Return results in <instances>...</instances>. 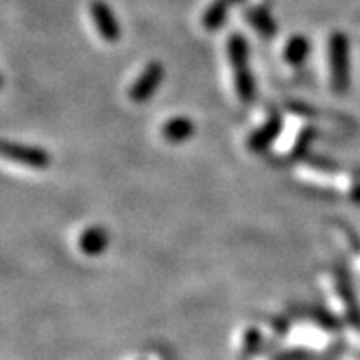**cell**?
I'll return each instance as SVG.
<instances>
[{
    "label": "cell",
    "mask_w": 360,
    "mask_h": 360,
    "mask_svg": "<svg viewBox=\"0 0 360 360\" xmlns=\"http://www.w3.org/2000/svg\"><path fill=\"white\" fill-rule=\"evenodd\" d=\"M228 57L232 63L233 83H236L237 98L243 103H250L256 98V85L248 67V43L241 35H232L228 39Z\"/></svg>",
    "instance_id": "obj_1"
},
{
    "label": "cell",
    "mask_w": 360,
    "mask_h": 360,
    "mask_svg": "<svg viewBox=\"0 0 360 360\" xmlns=\"http://www.w3.org/2000/svg\"><path fill=\"white\" fill-rule=\"evenodd\" d=\"M329 65H331V85L335 92H344L349 83V52L347 39L342 34H333L329 41Z\"/></svg>",
    "instance_id": "obj_2"
},
{
    "label": "cell",
    "mask_w": 360,
    "mask_h": 360,
    "mask_svg": "<svg viewBox=\"0 0 360 360\" xmlns=\"http://www.w3.org/2000/svg\"><path fill=\"white\" fill-rule=\"evenodd\" d=\"M0 157L32 169H46L52 162V157L41 147L13 142H0Z\"/></svg>",
    "instance_id": "obj_3"
},
{
    "label": "cell",
    "mask_w": 360,
    "mask_h": 360,
    "mask_svg": "<svg viewBox=\"0 0 360 360\" xmlns=\"http://www.w3.org/2000/svg\"><path fill=\"white\" fill-rule=\"evenodd\" d=\"M162 79H164V67L158 61H151L142 70V74L136 77L131 89H129V98L134 103H143L151 98L157 89L160 86Z\"/></svg>",
    "instance_id": "obj_4"
},
{
    "label": "cell",
    "mask_w": 360,
    "mask_h": 360,
    "mask_svg": "<svg viewBox=\"0 0 360 360\" xmlns=\"http://www.w3.org/2000/svg\"><path fill=\"white\" fill-rule=\"evenodd\" d=\"M90 19L94 22L98 34L107 43H116L122 37V30L116 20V15L110 10L109 4H105L103 0H92L89 8Z\"/></svg>",
    "instance_id": "obj_5"
},
{
    "label": "cell",
    "mask_w": 360,
    "mask_h": 360,
    "mask_svg": "<svg viewBox=\"0 0 360 360\" xmlns=\"http://www.w3.org/2000/svg\"><path fill=\"white\" fill-rule=\"evenodd\" d=\"M109 233L101 226H90L79 236L77 247L85 256H100L109 247Z\"/></svg>",
    "instance_id": "obj_6"
},
{
    "label": "cell",
    "mask_w": 360,
    "mask_h": 360,
    "mask_svg": "<svg viewBox=\"0 0 360 360\" xmlns=\"http://www.w3.org/2000/svg\"><path fill=\"white\" fill-rule=\"evenodd\" d=\"M193 133L195 124L190 118H186V116H175V118L167 120L160 129L162 138L169 143L188 142L193 136Z\"/></svg>",
    "instance_id": "obj_7"
},
{
    "label": "cell",
    "mask_w": 360,
    "mask_h": 360,
    "mask_svg": "<svg viewBox=\"0 0 360 360\" xmlns=\"http://www.w3.org/2000/svg\"><path fill=\"white\" fill-rule=\"evenodd\" d=\"M281 131V118L280 116H272L265 122V125H261L256 133L252 134L248 140V147L254 153H263L269 149V146L274 142L278 134Z\"/></svg>",
    "instance_id": "obj_8"
},
{
    "label": "cell",
    "mask_w": 360,
    "mask_h": 360,
    "mask_svg": "<svg viewBox=\"0 0 360 360\" xmlns=\"http://www.w3.org/2000/svg\"><path fill=\"white\" fill-rule=\"evenodd\" d=\"M247 20L252 28L256 30L259 35H263V37L270 39L276 35L278 26H276L272 15L266 10H263V8H250V10L247 11Z\"/></svg>",
    "instance_id": "obj_9"
},
{
    "label": "cell",
    "mask_w": 360,
    "mask_h": 360,
    "mask_svg": "<svg viewBox=\"0 0 360 360\" xmlns=\"http://www.w3.org/2000/svg\"><path fill=\"white\" fill-rule=\"evenodd\" d=\"M309 52H311V43L309 39L304 37V35H294V37L289 39V43L285 44L283 50V59L289 65H302V63L307 59Z\"/></svg>",
    "instance_id": "obj_10"
},
{
    "label": "cell",
    "mask_w": 360,
    "mask_h": 360,
    "mask_svg": "<svg viewBox=\"0 0 360 360\" xmlns=\"http://www.w3.org/2000/svg\"><path fill=\"white\" fill-rule=\"evenodd\" d=\"M261 344V333L257 331L256 327H248L239 335L236 342L237 355L241 356H256L257 349H259Z\"/></svg>",
    "instance_id": "obj_11"
},
{
    "label": "cell",
    "mask_w": 360,
    "mask_h": 360,
    "mask_svg": "<svg viewBox=\"0 0 360 360\" xmlns=\"http://www.w3.org/2000/svg\"><path fill=\"white\" fill-rule=\"evenodd\" d=\"M228 10H230V4H228L226 0H215L214 4L204 11V17H202L204 28L217 30L219 26L224 22V19H226Z\"/></svg>",
    "instance_id": "obj_12"
},
{
    "label": "cell",
    "mask_w": 360,
    "mask_h": 360,
    "mask_svg": "<svg viewBox=\"0 0 360 360\" xmlns=\"http://www.w3.org/2000/svg\"><path fill=\"white\" fill-rule=\"evenodd\" d=\"M136 360H167V356L162 355V353H149V355L142 356V359H136Z\"/></svg>",
    "instance_id": "obj_13"
},
{
    "label": "cell",
    "mask_w": 360,
    "mask_h": 360,
    "mask_svg": "<svg viewBox=\"0 0 360 360\" xmlns=\"http://www.w3.org/2000/svg\"><path fill=\"white\" fill-rule=\"evenodd\" d=\"M226 2H228V4H230V6H232L233 2H237V0H226Z\"/></svg>",
    "instance_id": "obj_14"
},
{
    "label": "cell",
    "mask_w": 360,
    "mask_h": 360,
    "mask_svg": "<svg viewBox=\"0 0 360 360\" xmlns=\"http://www.w3.org/2000/svg\"><path fill=\"white\" fill-rule=\"evenodd\" d=\"M0 86H2V77H0Z\"/></svg>",
    "instance_id": "obj_15"
}]
</instances>
